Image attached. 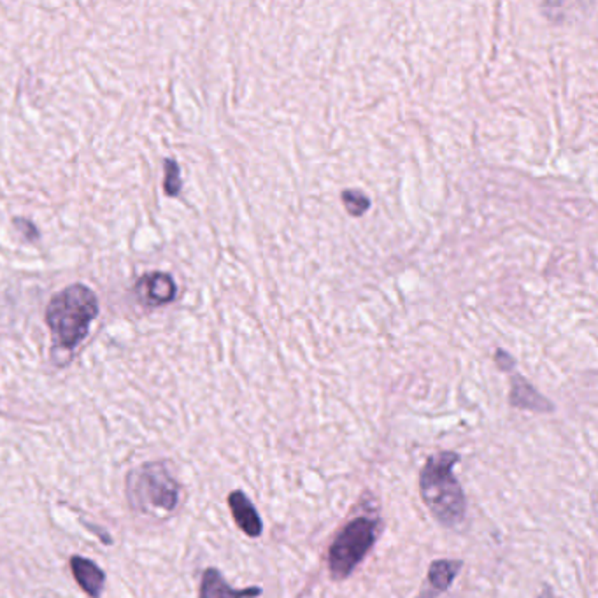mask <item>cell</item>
Masks as SVG:
<instances>
[{"mask_svg":"<svg viewBox=\"0 0 598 598\" xmlns=\"http://www.w3.org/2000/svg\"><path fill=\"white\" fill-rule=\"evenodd\" d=\"M127 500L133 511L146 516L172 514L181 500V484L167 462H148L127 475Z\"/></svg>","mask_w":598,"mask_h":598,"instance_id":"3","label":"cell"},{"mask_svg":"<svg viewBox=\"0 0 598 598\" xmlns=\"http://www.w3.org/2000/svg\"><path fill=\"white\" fill-rule=\"evenodd\" d=\"M458 462V453L443 451L430 457L419 472V495L423 504L444 529H457L466 520V493L453 474V466Z\"/></svg>","mask_w":598,"mask_h":598,"instance_id":"1","label":"cell"},{"mask_svg":"<svg viewBox=\"0 0 598 598\" xmlns=\"http://www.w3.org/2000/svg\"><path fill=\"white\" fill-rule=\"evenodd\" d=\"M135 293L139 300H142L146 306H163L176 299L178 286L167 272L155 270L144 274L137 281Z\"/></svg>","mask_w":598,"mask_h":598,"instance_id":"5","label":"cell"},{"mask_svg":"<svg viewBox=\"0 0 598 598\" xmlns=\"http://www.w3.org/2000/svg\"><path fill=\"white\" fill-rule=\"evenodd\" d=\"M538 598H553V592H551V588L547 585L542 586V592H540Z\"/></svg>","mask_w":598,"mask_h":598,"instance_id":"14","label":"cell"},{"mask_svg":"<svg viewBox=\"0 0 598 598\" xmlns=\"http://www.w3.org/2000/svg\"><path fill=\"white\" fill-rule=\"evenodd\" d=\"M509 403L516 409L532 411V412H538V414L554 411V405L551 403V400L540 395L532 385L520 374H514L513 379H511Z\"/></svg>","mask_w":598,"mask_h":598,"instance_id":"9","label":"cell"},{"mask_svg":"<svg viewBox=\"0 0 598 598\" xmlns=\"http://www.w3.org/2000/svg\"><path fill=\"white\" fill-rule=\"evenodd\" d=\"M464 567L462 560H435L428 567L427 579L416 598H439L448 592Z\"/></svg>","mask_w":598,"mask_h":598,"instance_id":"6","label":"cell"},{"mask_svg":"<svg viewBox=\"0 0 598 598\" xmlns=\"http://www.w3.org/2000/svg\"><path fill=\"white\" fill-rule=\"evenodd\" d=\"M495 362H497V365H498L504 372H511V371L514 369V365H516L514 358H513L511 355H507L506 351H502V349L497 351V355H495Z\"/></svg>","mask_w":598,"mask_h":598,"instance_id":"13","label":"cell"},{"mask_svg":"<svg viewBox=\"0 0 598 598\" xmlns=\"http://www.w3.org/2000/svg\"><path fill=\"white\" fill-rule=\"evenodd\" d=\"M165 194L176 197L181 192V171L174 160H165Z\"/></svg>","mask_w":598,"mask_h":598,"instance_id":"12","label":"cell"},{"mask_svg":"<svg viewBox=\"0 0 598 598\" xmlns=\"http://www.w3.org/2000/svg\"><path fill=\"white\" fill-rule=\"evenodd\" d=\"M379 520L374 516H356L347 522L329 547V572L333 581L349 578L374 547Z\"/></svg>","mask_w":598,"mask_h":598,"instance_id":"4","label":"cell"},{"mask_svg":"<svg viewBox=\"0 0 598 598\" xmlns=\"http://www.w3.org/2000/svg\"><path fill=\"white\" fill-rule=\"evenodd\" d=\"M262 595L260 586H250L243 590L232 588L223 574L211 567L202 574L199 598H259Z\"/></svg>","mask_w":598,"mask_h":598,"instance_id":"8","label":"cell"},{"mask_svg":"<svg viewBox=\"0 0 598 598\" xmlns=\"http://www.w3.org/2000/svg\"><path fill=\"white\" fill-rule=\"evenodd\" d=\"M342 203L346 205V209L351 216H362L371 207V200L360 190L342 192Z\"/></svg>","mask_w":598,"mask_h":598,"instance_id":"11","label":"cell"},{"mask_svg":"<svg viewBox=\"0 0 598 598\" xmlns=\"http://www.w3.org/2000/svg\"><path fill=\"white\" fill-rule=\"evenodd\" d=\"M97 315L99 300L88 286L76 283L57 293L46 311V323L53 333V356L67 353L70 360L72 351L83 342Z\"/></svg>","mask_w":598,"mask_h":598,"instance_id":"2","label":"cell"},{"mask_svg":"<svg viewBox=\"0 0 598 598\" xmlns=\"http://www.w3.org/2000/svg\"><path fill=\"white\" fill-rule=\"evenodd\" d=\"M70 570L76 583L81 586L84 594H88L92 598H100L106 585V574L95 562L83 556H72Z\"/></svg>","mask_w":598,"mask_h":598,"instance_id":"10","label":"cell"},{"mask_svg":"<svg viewBox=\"0 0 598 598\" xmlns=\"http://www.w3.org/2000/svg\"><path fill=\"white\" fill-rule=\"evenodd\" d=\"M228 507L232 513V518L235 525L251 538H259L264 532L262 518L253 506V502L248 498V495L241 490H235L228 495Z\"/></svg>","mask_w":598,"mask_h":598,"instance_id":"7","label":"cell"}]
</instances>
